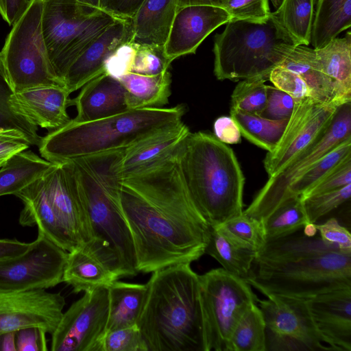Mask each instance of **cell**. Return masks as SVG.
Wrapping results in <instances>:
<instances>
[{
  "mask_svg": "<svg viewBox=\"0 0 351 351\" xmlns=\"http://www.w3.org/2000/svg\"><path fill=\"white\" fill-rule=\"evenodd\" d=\"M182 143L122 178L120 206L132 236L138 273L191 264L205 254L210 225L195 206L186 184L180 161Z\"/></svg>",
  "mask_w": 351,
  "mask_h": 351,
  "instance_id": "cell-1",
  "label": "cell"
},
{
  "mask_svg": "<svg viewBox=\"0 0 351 351\" xmlns=\"http://www.w3.org/2000/svg\"><path fill=\"white\" fill-rule=\"evenodd\" d=\"M136 323L147 351H205L199 275L191 264L152 272Z\"/></svg>",
  "mask_w": 351,
  "mask_h": 351,
  "instance_id": "cell-2",
  "label": "cell"
},
{
  "mask_svg": "<svg viewBox=\"0 0 351 351\" xmlns=\"http://www.w3.org/2000/svg\"><path fill=\"white\" fill-rule=\"evenodd\" d=\"M180 161L191 197L210 226L243 213L245 177L232 148L210 132H190Z\"/></svg>",
  "mask_w": 351,
  "mask_h": 351,
  "instance_id": "cell-3",
  "label": "cell"
},
{
  "mask_svg": "<svg viewBox=\"0 0 351 351\" xmlns=\"http://www.w3.org/2000/svg\"><path fill=\"white\" fill-rule=\"evenodd\" d=\"M182 104L170 108L130 109L88 121L71 120L42 138L41 156L52 163L126 149L156 132L182 121Z\"/></svg>",
  "mask_w": 351,
  "mask_h": 351,
  "instance_id": "cell-4",
  "label": "cell"
},
{
  "mask_svg": "<svg viewBox=\"0 0 351 351\" xmlns=\"http://www.w3.org/2000/svg\"><path fill=\"white\" fill-rule=\"evenodd\" d=\"M69 160L89 225L90 240L84 244L118 278L137 275L133 241L119 202L122 180L95 176L81 158Z\"/></svg>",
  "mask_w": 351,
  "mask_h": 351,
  "instance_id": "cell-5",
  "label": "cell"
},
{
  "mask_svg": "<svg viewBox=\"0 0 351 351\" xmlns=\"http://www.w3.org/2000/svg\"><path fill=\"white\" fill-rule=\"evenodd\" d=\"M298 45L274 12L263 21L230 19L215 36L214 74L219 80H269L271 71Z\"/></svg>",
  "mask_w": 351,
  "mask_h": 351,
  "instance_id": "cell-6",
  "label": "cell"
},
{
  "mask_svg": "<svg viewBox=\"0 0 351 351\" xmlns=\"http://www.w3.org/2000/svg\"><path fill=\"white\" fill-rule=\"evenodd\" d=\"M247 282L265 296L304 299L351 288V253L333 251L285 264H255Z\"/></svg>",
  "mask_w": 351,
  "mask_h": 351,
  "instance_id": "cell-7",
  "label": "cell"
},
{
  "mask_svg": "<svg viewBox=\"0 0 351 351\" xmlns=\"http://www.w3.org/2000/svg\"><path fill=\"white\" fill-rule=\"evenodd\" d=\"M117 19L75 0H43V35L51 63L62 82L71 64Z\"/></svg>",
  "mask_w": 351,
  "mask_h": 351,
  "instance_id": "cell-8",
  "label": "cell"
},
{
  "mask_svg": "<svg viewBox=\"0 0 351 351\" xmlns=\"http://www.w3.org/2000/svg\"><path fill=\"white\" fill-rule=\"evenodd\" d=\"M43 0H29L12 26L0 56L13 92L63 86L49 58L42 31Z\"/></svg>",
  "mask_w": 351,
  "mask_h": 351,
  "instance_id": "cell-9",
  "label": "cell"
},
{
  "mask_svg": "<svg viewBox=\"0 0 351 351\" xmlns=\"http://www.w3.org/2000/svg\"><path fill=\"white\" fill-rule=\"evenodd\" d=\"M205 351H228L231 334L258 298L251 285L223 268L199 275Z\"/></svg>",
  "mask_w": 351,
  "mask_h": 351,
  "instance_id": "cell-10",
  "label": "cell"
},
{
  "mask_svg": "<svg viewBox=\"0 0 351 351\" xmlns=\"http://www.w3.org/2000/svg\"><path fill=\"white\" fill-rule=\"evenodd\" d=\"M351 138V101L339 106L325 132L297 155L278 173L269 177L264 186L243 213L263 222L285 200L289 185L323 156Z\"/></svg>",
  "mask_w": 351,
  "mask_h": 351,
  "instance_id": "cell-11",
  "label": "cell"
},
{
  "mask_svg": "<svg viewBox=\"0 0 351 351\" xmlns=\"http://www.w3.org/2000/svg\"><path fill=\"white\" fill-rule=\"evenodd\" d=\"M257 302L266 324L267 351L332 350L304 298L267 295Z\"/></svg>",
  "mask_w": 351,
  "mask_h": 351,
  "instance_id": "cell-12",
  "label": "cell"
},
{
  "mask_svg": "<svg viewBox=\"0 0 351 351\" xmlns=\"http://www.w3.org/2000/svg\"><path fill=\"white\" fill-rule=\"evenodd\" d=\"M108 289L102 286L84 292L63 313L51 334L52 351H99L106 331Z\"/></svg>",
  "mask_w": 351,
  "mask_h": 351,
  "instance_id": "cell-13",
  "label": "cell"
},
{
  "mask_svg": "<svg viewBox=\"0 0 351 351\" xmlns=\"http://www.w3.org/2000/svg\"><path fill=\"white\" fill-rule=\"evenodd\" d=\"M339 106L335 103L321 102L311 97L295 100L293 112L282 137L263 160L269 177L282 170L325 132Z\"/></svg>",
  "mask_w": 351,
  "mask_h": 351,
  "instance_id": "cell-14",
  "label": "cell"
},
{
  "mask_svg": "<svg viewBox=\"0 0 351 351\" xmlns=\"http://www.w3.org/2000/svg\"><path fill=\"white\" fill-rule=\"evenodd\" d=\"M68 252L38 232L30 248L0 261V289L25 291L53 287L62 282Z\"/></svg>",
  "mask_w": 351,
  "mask_h": 351,
  "instance_id": "cell-15",
  "label": "cell"
},
{
  "mask_svg": "<svg viewBox=\"0 0 351 351\" xmlns=\"http://www.w3.org/2000/svg\"><path fill=\"white\" fill-rule=\"evenodd\" d=\"M64 305L60 293L45 289H0V334L34 326L51 335L61 319Z\"/></svg>",
  "mask_w": 351,
  "mask_h": 351,
  "instance_id": "cell-16",
  "label": "cell"
},
{
  "mask_svg": "<svg viewBox=\"0 0 351 351\" xmlns=\"http://www.w3.org/2000/svg\"><path fill=\"white\" fill-rule=\"evenodd\" d=\"M56 216L75 249L90 240V229L70 160L53 163L43 176Z\"/></svg>",
  "mask_w": 351,
  "mask_h": 351,
  "instance_id": "cell-17",
  "label": "cell"
},
{
  "mask_svg": "<svg viewBox=\"0 0 351 351\" xmlns=\"http://www.w3.org/2000/svg\"><path fill=\"white\" fill-rule=\"evenodd\" d=\"M230 20L222 8L191 5L178 8L164 46L167 58L173 60L195 53L203 40L215 29Z\"/></svg>",
  "mask_w": 351,
  "mask_h": 351,
  "instance_id": "cell-18",
  "label": "cell"
},
{
  "mask_svg": "<svg viewBox=\"0 0 351 351\" xmlns=\"http://www.w3.org/2000/svg\"><path fill=\"white\" fill-rule=\"evenodd\" d=\"M314 322L332 350L351 351V288L306 299Z\"/></svg>",
  "mask_w": 351,
  "mask_h": 351,
  "instance_id": "cell-19",
  "label": "cell"
},
{
  "mask_svg": "<svg viewBox=\"0 0 351 351\" xmlns=\"http://www.w3.org/2000/svg\"><path fill=\"white\" fill-rule=\"evenodd\" d=\"M131 19H117L71 64L63 82L71 94L104 73L108 56L122 43L130 41Z\"/></svg>",
  "mask_w": 351,
  "mask_h": 351,
  "instance_id": "cell-20",
  "label": "cell"
},
{
  "mask_svg": "<svg viewBox=\"0 0 351 351\" xmlns=\"http://www.w3.org/2000/svg\"><path fill=\"white\" fill-rule=\"evenodd\" d=\"M69 95L63 86H41L14 93L8 103L16 114L37 127L53 131L71 120L66 112Z\"/></svg>",
  "mask_w": 351,
  "mask_h": 351,
  "instance_id": "cell-21",
  "label": "cell"
},
{
  "mask_svg": "<svg viewBox=\"0 0 351 351\" xmlns=\"http://www.w3.org/2000/svg\"><path fill=\"white\" fill-rule=\"evenodd\" d=\"M69 106H75L76 117L74 122H88L129 110L126 104L125 90L120 81L106 73L84 84Z\"/></svg>",
  "mask_w": 351,
  "mask_h": 351,
  "instance_id": "cell-22",
  "label": "cell"
},
{
  "mask_svg": "<svg viewBox=\"0 0 351 351\" xmlns=\"http://www.w3.org/2000/svg\"><path fill=\"white\" fill-rule=\"evenodd\" d=\"M14 195L24 204L19 216L21 225L36 226L38 232L67 252L75 249L53 208L43 177L32 182Z\"/></svg>",
  "mask_w": 351,
  "mask_h": 351,
  "instance_id": "cell-23",
  "label": "cell"
},
{
  "mask_svg": "<svg viewBox=\"0 0 351 351\" xmlns=\"http://www.w3.org/2000/svg\"><path fill=\"white\" fill-rule=\"evenodd\" d=\"M182 121L165 128L123 150L118 173L123 178L173 150L190 133Z\"/></svg>",
  "mask_w": 351,
  "mask_h": 351,
  "instance_id": "cell-24",
  "label": "cell"
},
{
  "mask_svg": "<svg viewBox=\"0 0 351 351\" xmlns=\"http://www.w3.org/2000/svg\"><path fill=\"white\" fill-rule=\"evenodd\" d=\"M280 66L298 74L307 85L310 97L313 99L339 105L350 101L341 95L336 82L324 72L315 49L299 45Z\"/></svg>",
  "mask_w": 351,
  "mask_h": 351,
  "instance_id": "cell-25",
  "label": "cell"
},
{
  "mask_svg": "<svg viewBox=\"0 0 351 351\" xmlns=\"http://www.w3.org/2000/svg\"><path fill=\"white\" fill-rule=\"evenodd\" d=\"M177 10L176 0H146L131 19L130 42L164 47Z\"/></svg>",
  "mask_w": 351,
  "mask_h": 351,
  "instance_id": "cell-26",
  "label": "cell"
},
{
  "mask_svg": "<svg viewBox=\"0 0 351 351\" xmlns=\"http://www.w3.org/2000/svg\"><path fill=\"white\" fill-rule=\"evenodd\" d=\"M117 275L86 244L68 252L62 282L75 293L108 287L118 280Z\"/></svg>",
  "mask_w": 351,
  "mask_h": 351,
  "instance_id": "cell-27",
  "label": "cell"
},
{
  "mask_svg": "<svg viewBox=\"0 0 351 351\" xmlns=\"http://www.w3.org/2000/svg\"><path fill=\"white\" fill-rule=\"evenodd\" d=\"M205 254L219 262L223 269L246 281L251 276L256 251L222 224L210 226Z\"/></svg>",
  "mask_w": 351,
  "mask_h": 351,
  "instance_id": "cell-28",
  "label": "cell"
},
{
  "mask_svg": "<svg viewBox=\"0 0 351 351\" xmlns=\"http://www.w3.org/2000/svg\"><path fill=\"white\" fill-rule=\"evenodd\" d=\"M296 233L266 242L256 252L254 263L280 265L326 252L340 251L336 246L324 242L319 235L308 237L303 232Z\"/></svg>",
  "mask_w": 351,
  "mask_h": 351,
  "instance_id": "cell-29",
  "label": "cell"
},
{
  "mask_svg": "<svg viewBox=\"0 0 351 351\" xmlns=\"http://www.w3.org/2000/svg\"><path fill=\"white\" fill-rule=\"evenodd\" d=\"M106 331L136 325L143 309L147 285L115 280L108 287Z\"/></svg>",
  "mask_w": 351,
  "mask_h": 351,
  "instance_id": "cell-30",
  "label": "cell"
},
{
  "mask_svg": "<svg viewBox=\"0 0 351 351\" xmlns=\"http://www.w3.org/2000/svg\"><path fill=\"white\" fill-rule=\"evenodd\" d=\"M118 80L125 90L129 110L160 108L169 102L171 83L169 70L155 75L130 72Z\"/></svg>",
  "mask_w": 351,
  "mask_h": 351,
  "instance_id": "cell-31",
  "label": "cell"
},
{
  "mask_svg": "<svg viewBox=\"0 0 351 351\" xmlns=\"http://www.w3.org/2000/svg\"><path fill=\"white\" fill-rule=\"evenodd\" d=\"M52 165L31 150L14 154L0 167V196L15 195L43 177Z\"/></svg>",
  "mask_w": 351,
  "mask_h": 351,
  "instance_id": "cell-32",
  "label": "cell"
},
{
  "mask_svg": "<svg viewBox=\"0 0 351 351\" xmlns=\"http://www.w3.org/2000/svg\"><path fill=\"white\" fill-rule=\"evenodd\" d=\"M351 26V0H318L311 43L318 49Z\"/></svg>",
  "mask_w": 351,
  "mask_h": 351,
  "instance_id": "cell-33",
  "label": "cell"
},
{
  "mask_svg": "<svg viewBox=\"0 0 351 351\" xmlns=\"http://www.w3.org/2000/svg\"><path fill=\"white\" fill-rule=\"evenodd\" d=\"M315 52L324 72L336 82L341 95L351 101L350 32L333 38Z\"/></svg>",
  "mask_w": 351,
  "mask_h": 351,
  "instance_id": "cell-34",
  "label": "cell"
},
{
  "mask_svg": "<svg viewBox=\"0 0 351 351\" xmlns=\"http://www.w3.org/2000/svg\"><path fill=\"white\" fill-rule=\"evenodd\" d=\"M230 114L239 127L241 136L267 152H271L276 147L289 119H269L231 108Z\"/></svg>",
  "mask_w": 351,
  "mask_h": 351,
  "instance_id": "cell-35",
  "label": "cell"
},
{
  "mask_svg": "<svg viewBox=\"0 0 351 351\" xmlns=\"http://www.w3.org/2000/svg\"><path fill=\"white\" fill-rule=\"evenodd\" d=\"M228 351H267L266 324L256 303L248 307L235 326Z\"/></svg>",
  "mask_w": 351,
  "mask_h": 351,
  "instance_id": "cell-36",
  "label": "cell"
},
{
  "mask_svg": "<svg viewBox=\"0 0 351 351\" xmlns=\"http://www.w3.org/2000/svg\"><path fill=\"white\" fill-rule=\"evenodd\" d=\"M308 223L300 196L290 197L263 222L266 242L298 232Z\"/></svg>",
  "mask_w": 351,
  "mask_h": 351,
  "instance_id": "cell-37",
  "label": "cell"
},
{
  "mask_svg": "<svg viewBox=\"0 0 351 351\" xmlns=\"http://www.w3.org/2000/svg\"><path fill=\"white\" fill-rule=\"evenodd\" d=\"M315 0H282L274 12L287 32L299 43H311Z\"/></svg>",
  "mask_w": 351,
  "mask_h": 351,
  "instance_id": "cell-38",
  "label": "cell"
},
{
  "mask_svg": "<svg viewBox=\"0 0 351 351\" xmlns=\"http://www.w3.org/2000/svg\"><path fill=\"white\" fill-rule=\"evenodd\" d=\"M350 156L351 138H348L323 156L295 180L287 189L285 200L304 193Z\"/></svg>",
  "mask_w": 351,
  "mask_h": 351,
  "instance_id": "cell-39",
  "label": "cell"
},
{
  "mask_svg": "<svg viewBox=\"0 0 351 351\" xmlns=\"http://www.w3.org/2000/svg\"><path fill=\"white\" fill-rule=\"evenodd\" d=\"M13 93L0 56V130L20 131L27 138L31 145L38 146L42 137L38 134V127L10 109L8 101Z\"/></svg>",
  "mask_w": 351,
  "mask_h": 351,
  "instance_id": "cell-40",
  "label": "cell"
},
{
  "mask_svg": "<svg viewBox=\"0 0 351 351\" xmlns=\"http://www.w3.org/2000/svg\"><path fill=\"white\" fill-rule=\"evenodd\" d=\"M267 80L256 77L241 81L231 95L230 108L259 115L266 104Z\"/></svg>",
  "mask_w": 351,
  "mask_h": 351,
  "instance_id": "cell-41",
  "label": "cell"
},
{
  "mask_svg": "<svg viewBox=\"0 0 351 351\" xmlns=\"http://www.w3.org/2000/svg\"><path fill=\"white\" fill-rule=\"evenodd\" d=\"M350 195L351 184L339 189L300 199L308 222L317 223L322 217L348 201Z\"/></svg>",
  "mask_w": 351,
  "mask_h": 351,
  "instance_id": "cell-42",
  "label": "cell"
},
{
  "mask_svg": "<svg viewBox=\"0 0 351 351\" xmlns=\"http://www.w3.org/2000/svg\"><path fill=\"white\" fill-rule=\"evenodd\" d=\"M171 63L164 47L136 45L131 72L155 75L169 70Z\"/></svg>",
  "mask_w": 351,
  "mask_h": 351,
  "instance_id": "cell-43",
  "label": "cell"
},
{
  "mask_svg": "<svg viewBox=\"0 0 351 351\" xmlns=\"http://www.w3.org/2000/svg\"><path fill=\"white\" fill-rule=\"evenodd\" d=\"M221 224L235 237L251 246L256 251V254L266 243L263 222L243 213Z\"/></svg>",
  "mask_w": 351,
  "mask_h": 351,
  "instance_id": "cell-44",
  "label": "cell"
},
{
  "mask_svg": "<svg viewBox=\"0 0 351 351\" xmlns=\"http://www.w3.org/2000/svg\"><path fill=\"white\" fill-rule=\"evenodd\" d=\"M99 351H147L136 325L106 331Z\"/></svg>",
  "mask_w": 351,
  "mask_h": 351,
  "instance_id": "cell-45",
  "label": "cell"
},
{
  "mask_svg": "<svg viewBox=\"0 0 351 351\" xmlns=\"http://www.w3.org/2000/svg\"><path fill=\"white\" fill-rule=\"evenodd\" d=\"M223 8L235 20L263 21L271 12L268 0H227Z\"/></svg>",
  "mask_w": 351,
  "mask_h": 351,
  "instance_id": "cell-46",
  "label": "cell"
},
{
  "mask_svg": "<svg viewBox=\"0 0 351 351\" xmlns=\"http://www.w3.org/2000/svg\"><path fill=\"white\" fill-rule=\"evenodd\" d=\"M295 99L274 86L267 85V100L261 117L280 120L289 119L294 108Z\"/></svg>",
  "mask_w": 351,
  "mask_h": 351,
  "instance_id": "cell-47",
  "label": "cell"
},
{
  "mask_svg": "<svg viewBox=\"0 0 351 351\" xmlns=\"http://www.w3.org/2000/svg\"><path fill=\"white\" fill-rule=\"evenodd\" d=\"M269 80L275 87L289 94L295 100L310 97L309 89L304 81L298 74L282 66L271 71Z\"/></svg>",
  "mask_w": 351,
  "mask_h": 351,
  "instance_id": "cell-48",
  "label": "cell"
},
{
  "mask_svg": "<svg viewBox=\"0 0 351 351\" xmlns=\"http://www.w3.org/2000/svg\"><path fill=\"white\" fill-rule=\"evenodd\" d=\"M351 184V156L327 174L312 188L300 196L305 198L342 188Z\"/></svg>",
  "mask_w": 351,
  "mask_h": 351,
  "instance_id": "cell-49",
  "label": "cell"
},
{
  "mask_svg": "<svg viewBox=\"0 0 351 351\" xmlns=\"http://www.w3.org/2000/svg\"><path fill=\"white\" fill-rule=\"evenodd\" d=\"M136 47L130 41L120 45L106 60L104 73L118 80L131 72Z\"/></svg>",
  "mask_w": 351,
  "mask_h": 351,
  "instance_id": "cell-50",
  "label": "cell"
},
{
  "mask_svg": "<svg viewBox=\"0 0 351 351\" xmlns=\"http://www.w3.org/2000/svg\"><path fill=\"white\" fill-rule=\"evenodd\" d=\"M319 237L326 243L336 246L341 252L351 253V235L349 230L341 226L335 217L325 222L316 223Z\"/></svg>",
  "mask_w": 351,
  "mask_h": 351,
  "instance_id": "cell-51",
  "label": "cell"
},
{
  "mask_svg": "<svg viewBox=\"0 0 351 351\" xmlns=\"http://www.w3.org/2000/svg\"><path fill=\"white\" fill-rule=\"evenodd\" d=\"M38 327H27L15 331L16 351L47 350L45 335Z\"/></svg>",
  "mask_w": 351,
  "mask_h": 351,
  "instance_id": "cell-52",
  "label": "cell"
},
{
  "mask_svg": "<svg viewBox=\"0 0 351 351\" xmlns=\"http://www.w3.org/2000/svg\"><path fill=\"white\" fill-rule=\"evenodd\" d=\"M31 145L27 138L16 130H0V160H7Z\"/></svg>",
  "mask_w": 351,
  "mask_h": 351,
  "instance_id": "cell-53",
  "label": "cell"
},
{
  "mask_svg": "<svg viewBox=\"0 0 351 351\" xmlns=\"http://www.w3.org/2000/svg\"><path fill=\"white\" fill-rule=\"evenodd\" d=\"M146 0H100L99 9L115 18L132 19Z\"/></svg>",
  "mask_w": 351,
  "mask_h": 351,
  "instance_id": "cell-54",
  "label": "cell"
},
{
  "mask_svg": "<svg viewBox=\"0 0 351 351\" xmlns=\"http://www.w3.org/2000/svg\"><path fill=\"white\" fill-rule=\"evenodd\" d=\"M214 135L225 144H237L241 141L239 127L230 116L218 117L213 124Z\"/></svg>",
  "mask_w": 351,
  "mask_h": 351,
  "instance_id": "cell-55",
  "label": "cell"
},
{
  "mask_svg": "<svg viewBox=\"0 0 351 351\" xmlns=\"http://www.w3.org/2000/svg\"><path fill=\"white\" fill-rule=\"evenodd\" d=\"M29 0H0V15L12 26L28 6Z\"/></svg>",
  "mask_w": 351,
  "mask_h": 351,
  "instance_id": "cell-56",
  "label": "cell"
},
{
  "mask_svg": "<svg viewBox=\"0 0 351 351\" xmlns=\"http://www.w3.org/2000/svg\"><path fill=\"white\" fill-rule=\"evenodd\" d=\"M31 243L14 239H0V261L12 259L25 253Z\"/></svg>",
  "mask_w": 351,
  "mask_h": 351,
  "instance_id": "cell-57",
  "label": "cell"
},
{
  "mask_svg": "<svg viewBox=\"0 0 351 351\" xmlns=\"http://www.w3.org/2000/svg\"><path fill=\"white\" fill-rule=\"evenodd\" d=\"M227 0H176L178 8L191 5H203L223 8Z\"/></svg>",
  "mask_w": 351,
  "mask_h": 351,
  "instance_id": "cell-58",
  "label": "cell"
},
{
  "mask_svg": "<svg viewBox=\"0 0 351 351\" xmlns=\"http://www.w3.org/2000/svg\"><path fill=\"white\" fill-rule=\"evenodd\" d=\"M0 351H16L15 332L0 334Z\"/></svg>",
  "mask_w": 351,
  "mask_h": 351,
  "instance_id": "cell-59",
  "label": "cell"
},
{
  "mask_svg": "<svg viewBox=\"0 0 351 351\" xmlns=\"http://www.w3.org/2000/svg\"><path fill=\"white\" fill-rule=\"evenodd\" d=\"M304 234L308 237H313L317 234V228L316 223H308L302 228Z\"/></svg>",
  "mask_w": 351,
  "mask_h": 351,
  "instance_id": "cell-60",
  "label": "cell"
},
{
  "mask_svg": "<svg viewBox=\"0 0 351 351\" xmlns=\"http://www.w3.org/2000/svg\"><path fill=\"white\" fill-rule=\"evenodd\" d=\"M77 3L82 4L88 8L100 10L99 9V3L100 0H75Z\"/></svg>",
  "mask_w": 351,
  "mask_h": 351,
  "instance_id": "cell-61",
  "label": "cell"
},
{
  "mask_svg": "<svg viewBox=\"0 0 351 351\" xmlns=\"http://www.w3.org/2000/svg\"><path fill=\"white\" fill-rule=\"evenodd\" d=\"M274 7L277 10L280 5L282 0H270Z\"/></svg>",
  "mask_w": 351,
  "mask_h": 351,
  "instance_id": "cell-62",
  "label": "cell"
},
{
  "mask_svg": "<svg viewBox=\"0 0 351 351\" xmlns=\"http://www.w3.org/2000/svg\"><path fill=\"white\" fill-rule=\"evenodd\" d=\"M6 162V160H0V167Z\"/></svg>",
  "mask_w": 351,
  "mask_h": 351,
  "instance_id": "cell-63",
  "label": "cell"
}]
</instances>
